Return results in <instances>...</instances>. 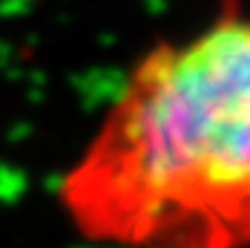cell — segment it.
Segmentation results:
<instances>
[{"label": "cell", "mask_w": 250, "mask_h": 248, "mask_svg": "<svg viewBox=\"0 0 250 248\" xmlns=\"http://www.w3.org/2000/svg\"><path fill=\"white\" fill-rule=\"evenodd\" d=\"M52 208L83 248H250V0L138 50Z\"/></svg>", "instance_id": "obj_1"}]
</instances>
